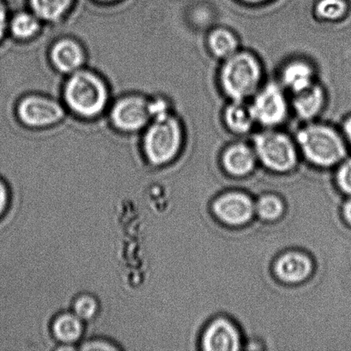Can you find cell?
<instances>
[{
	"instance_id": "obj_14",
	"label": "cell",
	"mask_w": 351,
	"mask_h": 351,
	"mask_svg": "<svg viewBox=\"0 0 351 351\" xmlns=\"http://www.w3.org/2000/svg\"><path fill=\"white\" fill-rule=\"evenodd\" d=\"M256 160L253 146L242 142L230 144L223 151L222 156L225 169L236 176L250 173L256 166Z\"/></svg>"
},
{
	"instance_id": "obj_25",
	"label": "cell",
	"mask_w": 351,
	"mask_h": 351,
	"mask_svg": "<svg viewBox=\"0 0 351 351\" xmlns=\"http://www.w3.org/2000/svg\"><path fill=\"white\" fill-rule=\"evenodd\" d=\"M79 350H121V347L115 345L114 343H110L105 339H91L82 343Z\"/></svg>"
},
{
	"instance_id": "obj_12",
	"label": "cell",
	"mask_w": 351,
	"mask_h": 351,
	"mask_svg": "<svg viewBox=\"0 0 351 351\" xmlns=\"http://www.w3.org/2000/svg\"><path fill=\"white\" fill-rule=\"evenodd\" d=\"M203 347L208 351H234L240 349V337L232 323L219 319L213 322L203 338Z\"/></svg>"
},
{
	"instance_id": "obj_23",
	"label": "cell",
	"mask_w": 351,
	"mask_h": 351,
	"mask_svg": "<svg viewBox=\"0 0 351 351\" xmlns=\"http://www.w3.org/2000/svg\"><path fill=\"white\" fill-rule=\"evenodd\" d=\"M283 203L274 195H266L261 197L254 205V211L264 219L274 220L278 218L283 213Z\"/></svg>"
},
{
	"instance_id": "obj_10",
	"label": "cell",
	"mask_w": 351,
	"mask_h": 351,
	"mask_svg": "<svg viewBox=\"0 0 351 351\" xmlns=\"http://www.w3.org/2000/svg\"><path fill=\"white\" fill-rule=\"evenodd\" d=\"M292 95L291 108L298 118L305 123L314 121L324 109L326 91L318 82Z\"/></svg>"
},
{
	"instance_id": "obj_4",
	"label": "cell",
	"mask_w": 351,
	"mask_h": 351,
	"mask_svg": "<svg viewBox=\"0 0 351 351\" xmlns=\"http://www.w3.org/2000/svg\"><path fill=\"white\" fill-rule=\"evenodd\" d=\"M253 147L257 160L271 170L285 173L297 165L298 147L295 138L276 128L256 134Z\"/></svg>"
},
{
	"instance_id": "obj_19",
	"label": "cell",
	"mask_w": 351,
	"mask_h": 351,
	"mask_svg": "<svg viewBox=\"0 0 351 351\" xmlns=\"http://www.w3.org/2000/svg\"><path fill=\"white\" fill-rule=\"evenodd\" d=\"M72 312L84 322H90L101 311V302L95 294L84 292L77 295L71 304Z\"/></svg>"
},
{
	"instance_id": "obj_1",
	"label": "cell",
	"mask_w": 351,
	"mask_h": 351,
	"mask_svg": "<svg viewBox=\"0 0 351 351\" xmlns=\"http://www.w3.org/2000/svg\"><path fill=\"white\" fill-rule=\"evenodd\" d=\"M264 71L252 51L239 50L223 60L219 72L220 88L230 101H246L263 84Z\"/></svg>"
},
{
	"instance_id": "obj_27",
	"label": "cell",
	"mask_w": 351,
	"mask_h": 351,
	"mask_svg": "<svg viewBox=\"0 0 351 351\" xmlns=\"http://www.w3.org/2000/svg\"><path fill=\"white\" fill-rule=\"evenodd\" d=\"M7 27V12L5 5L0 0V41L5 36Z\"/></svg>"
},
{
	"instance_id": "obj_31",
	"label": "cell",
	"mask_w": 351,
	"mask_h": 351,
	"mask_svg": "<svg viewBox=\"0 0 351 351\" xmlns=\"http://www.w3.org/2000/svg\"><path fill=\"white\" fill-rule=\"evenodd\" d=\"M102 1H112V0H102Z\"/></svg>"
},
{
	"instance_id": "obj_13",
	"label": "cell",
	"mask_w": 351,
	"mask_h": 351,
	"mask_svg": "<svg viewBox=\"0 0 351 351\" xmlns=\"http://www.w3.org/2000/svg\"><path fill=\"white\" fill-rule=\"evenodd\" d=\"M84 323L73 312L58 313L51 319V335L60 345L75 346V343L80 341L84 335Z\"/></svg>"
},
{
	"instance_id": "obj_18",
	"label": "cell",
	"mask_w": 351,
	"mask_h": 351,
	"mask_svg": "<svg viewBox=\"0 0 351 351\" xmlns=\"http://www.w3.org/2000/svg\"><path fill=\"white\" fill-rule=\"evenodd\" d=\"M206 45L213 56L222 60L239 51L237 36L232 30L225 27H215L210 31Z\"/></svg>"
},
{
	"instance_id": "obj_9",
	"label": "cell",
	"mask_w": 351,
	"mask_h": 351,
	"mask_svg": "<svg viewBox=\"0 0 351 351\" xmlns=\"http://www.w3.org/2000/svg\"><path fill=\"white\" fill-rule=\"evenodd\" d=\"M213 210L223 222L239 226L252 218L254 205L249 196L242 193H230L217 199Z\"/></svg>"
},
{
	"instance_id": "obj_6",
	"label": "cell",
	"mask_w": 351,
	"mask_h": 351,
	"mask_svg": "<svg viewBox=\"0 0 351 351\" xmlns=\"http://www.w3.org/2000/svg\"><path fill=\"white\" fill-rule=\"evenodd\" d=\"M256 125L264 129L277 128L287 119L291 104L285 89L275 82L263 84L250 103Z\"/></svg>"
},
{
	"instance_id": "obj_22",
	"label": "cell",
	"mask_w": 351,
	"mask_h": 351,
	"mask_svg": "<svg viewBox=\"0 0 351 351\" xmlns=\"http://www.w3.org/2000/svg\"><path fill=\"white\" fill-rule=\"evenodd\" d=\"M348 6L345 0H319L315 7L319 19L335 22L345 16Z\"/></svg>"
},
{
	"instance_id": "obj_26",
	"label": "cell",
	"mask_w": 351,
	"mask_h": 351,
	"mask_svg": "<svg viewBox=\"0 0 351 351\" xmlns=\"http://www.w3.org/2000/svg\"><path fill=\"white\" fill-rule=\"evenodd\" d=\"M10 202L9 189L5 182L0 179V218L8 208Z\"/></svg>"
},
{
	"instance_id": "obj_16",
	"label": "cell",
	"mask_w": 351,
	"mask_h": 351,
	"mask_svg": "<svg viewBox=\"0 0 351 351\" xmlns=\"http://www.w3.org/2000/svg\"><path fill=\"white\" fill-rule=\"evenodd\" d=\"M227 129L236 135H246L256 125L250 105L246 101H230L223 112Z\"/></svg>"
},
{
	"instance_id": "obj_8",
	"label": "cell",
	"mask_w": 351,
	"mask_h": 351,
	"mask_svg": "<svg viewBox=\"0 0 351 351\" xmlns=\"http://www.w3.org/2000/svg\"><path fill=\"white\" fill-rule=\"evenodd\" d=\"M17 113L23 123L34 127L53 125L64 115L58 103L43 96L24 98L17 108Z\"/></svg>"
},
{
	"instance_id": "obj_7",
	"label": "cell",
	"mask_w": 351,
	"mask_h": 351,
	"mask_svg": "<svg viewBox=\"0 0 351 351\" xmlns=\"http://www.w3.org/2000/svg\"><path fill=\"white\" fill-rule=\"evenodd\" d=\"M152 119L150 102L138 96H128L116 103L112 111V120L119 129L136 132Z\"/></svg>"
},
{
	"instance_id": "obj_5",
	"label": "cell",
	"mask_w": 351,
	"mask_h": 351,
	"mask_svg": "<svg viewBox=\"0 0 351 351\" xmlns=\"http://www.w3.org/2000/svg\"><path fill=\"white\" fill-rule=\"evenodd\" d=\"M64 95L70 108L85 117L99 114L108 99L105 84L88 71H77L72 75L65 86Z\"/></svg>"
},
{
	"instance_id": "obj_30",
	"label": "cell",
	"mask_w": 351,
	"mask_h": 351,
	"mask_svg": "<svg viewBox=\"0 0 351 351\" xmlns=\"http://www.w3.org/2000/svg\"><path fill=\"white\" fill-rule=\"evenodd\" d=\"M242 1L249 3H259L267 1V0H242Z\"/></svg>"
},
{
	"instance_id": "obj_17",
	"label": "cell",
	"mask_w": 351,
	"mask_h": 351,
	"mask_svg": "<svg viewBox=\"0 0 351 351\" xmlns=\"http://www.w3.org/2000/svg\"><path fill=\"white\" fill-rule=\"evenodd\" d=\"M51 55L55 66L65 73L77 71L84 60L80 45L69 39L58 41L51 49Z\"/></svg>"
},
{
	"instance_id": "obj_11",
	"label": "cell",
	"mask_w": 351,
	"mask_h": 351,
	"mask_svg": "<svg viewBox=\"0 0 351 351\" xmlns=\"http://www.w3.org/2000/svg\"><path fill=\"white\" fill-rule=\"evenodd\" d=\"M315 82V68L307 60L295 58L282 68L280 84L292 95L304 90Z\"/></svg>"
},
{
	"instance_id": "obj_28",
	"label": "cell",
	"mask_w": 351,
	"mask_h": 351,
	"mask_svg": "<svg viewBox=\"0 0 351 351\" xmlns=\"http://www.w3.org/2000/svg\"><path fill=\"white\" fill-rule=\"evenodd\" d=\"M343 135L351 145V117L347 118L343 123Z\"/></svg>"
},
{
	"instance_id": "obj_15",
	"label": "cell",
	"mask_w": 351,
	"mask_h": 351,
	"mask_svg": "<svg viewBox=\"0 0 351 351\" xmlns=\"http://www.w3.org/2000/svg\"><path fill=\"white\" fill-rule=\"evenodd\" d=\"M312 271L311 260L300 253H288L278 260L275 271L280 280L288 283H298L308 277Z\"/></svg>"
},
{
	"instance_id": "obj_20",
	"label": "cell",
	"mask_w": 351,
	"mask_h": 351,
	"mask_svg": "<svg viewBox=\"0 0 351 351\" xmlns=\"http://www.w3.org/2000/svg\"><path fill=\"white\" fill-rule=\"evenodd\" d=\"M72 0H30L34 12L40 19L54 21L66 12Z\"/></svg>"
},
{
	"instance_id": "obj_2",
	"label": "cell",
	"mask_w": 351,
	"mask_h": 351,
	"mask_svg": "<svg viewBox=\"0 0 351 351\" xmlns=\"http://www.w3.org/2000/svg\"><path fill=\"white\" fill-rule=\"evenodd\" d=\"M295 141L306 159L315 166L333 167L346 159V138L328 123L315 120L306 123L298 130Z\"/></svg>"
},
{
	"instance_id": "obj_3",
	"label": "cell",
	"mask_w": 351,
	"mask_h": 351,
	"mask_svg": "<svg viewBox=\"0 0 351 351\" xmlns=\"http://www.w3.org/2000/svg\"><path fill=\"white\" fill-rule=\"evenodd\" d=\"M182 143V130L177 118L168 113L154 119L144 137L147 159L154 166H163L178 156Z\"/></svg>"
},
{
	"instance_id": "obj_21",
	"label": "cell",
	"mask_w": 351,
	"mask_h": 351,
	"mask_svg": "<svg viewBox=\"0 0 351 351\" xmlns=\"http://www.w3.org/2000/svg\"><path fill=\"white\" fill-rule=\"evenodd\" d=\"M40 29L37 16L27 12L16 14L10 23V30L13 36L19 39H27L34 36Z\"/></svg>"
},
{
	"instance_id": "obj_24",
	"label": "cell",
	"mask_w": 351,
	"mask_h": 351,
	"mask_svg": "<svg viewBox=\"0 0 351 351\" xmlns=\"http://www.w3.org/2000/svg\"><path fill=\"white\" fill-rule=\"evenodd\" d=\"M337 182L343 192L351 195V158L342 161L337 173Z\"/></svg>"
},
{
	"instance_id": "obj_29",
	"label": "cell",
	"mask_w": 351,
	"mask_h": 351,
	"mask_svg": "<svg viewBox=\"0 0 351 351\" xmlns=\"http://www.w3.org/2000/svg\"><path fill=\"white\" fill-rule=\"evenodd\" d=\"M343 213L346 221L351 226V199L343 206Z\"/></svg>"
}]
</instances>
